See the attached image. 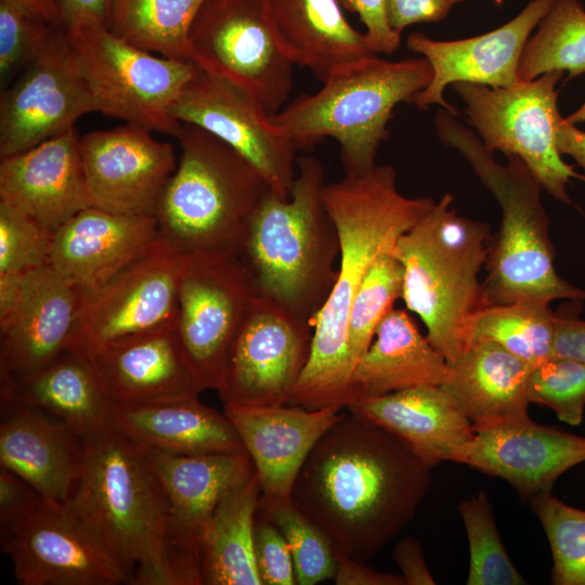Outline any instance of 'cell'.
<instances>
[{"label": "cell", "mask_w": 585, "mask_h": 585, "mask_svg": "<svg viewBox=\"0 0 585 585\" xmlns=\"http://www.w3.org/2000/svg\"><path fill=\"white\" fill-rule=\"evenodd\" d=\"M55 27L16 3L0 0L1 84L30 64Z\"/></svg>", "instance_id": "ee69618b"}, {"label": "cell", "mask_w": 585, "mask_h": 585, "mask_svg": "<svg viewBox=\"0 0 585 585\" xmlns=\"http://www.w3.org/2000/svg\"><path fill=\"white\" fill-rule=\"evenodd\" d=\"M63 17L64 28L106 25L114 0H55Z\"/></svg>", "instance_id": "816d5d0a"}, {"label": "cell", "mask_w": 585, "mask_h": 585, "mask_svg": "<svg viewBox=\"0 0 585 585\" xmlns=\"http://www.w3.org/2000/svg\"><path fill=\"white\" fill-rule=\"evenodd\" d=\"M564 119L572 125L585 122V102Z\"/></svg>", "instance_id": "6f0895ef"}, {"label": "cell", "mask_w": 585, "mask_h": 585, "mask_svg": "<svg viewBox=\"0 0 585 585\" xmlns=\"http://www.w3.org/2000/svg\"><path fill=\"white\" fill-rule=\"evenodd\" d=\"M132 123L90 131L79 151L93 207L116 213L155 216L177 168L172 145Z\"/></svg>", "instance_id": "ac0fdd59"}, {"label": "cell", "mask_w": 585, "mask_h": 585, "mask_svg": "<svg viewBox=\"0 0 585 585\" xmlns=\"http://www.w3.org/2000/svg\"><path fill=\"white\" fill-rule=\"evenodd\" d=\"M297 169L289 198L270 192L255 211L238 256L259 296L313 327L336 281L340 243L323 199V165L304 155Z\"/></svg>", "instance_id": "5b68a950"}, {"label": "cell", "mask_w": 585, "mask_h": 585, "mask_svg": "<svg viewBox=\"0 0 585 585\" xmlns=\"http://www.w3.org/2000/svg\"><path fill=\"white\" fill-rule=\"evenodd\" d=\"M530 403L552 410L571 426L583 421L585 408V362L552 356L531 369L528 382Z\"/></svg>", "instance_id": "b9f144b4"}, {"label": "cell", "mask_w": 585, "mask_h": 585, "mask_svg": "<svg viewBox=\"0 0 585 585\" xmlns=\"http://www.w3.org/2000/svg\"><path fill=\"white\" fill-rule=\"evenodd\" d=\"M585 461V438L554 426L521 422L476 432L465 464L507 481L525 499L551 492L556 480Z\"/></svg>", "instance_id": "d4e9b609"}, {"label": "cell", "mask_w": 585, "mask_h": 585, "mask_svg": "<svg viewBox=\"0 0 585 585\" xmlns=\"http://www.w3.org/2000/svg\"><path fill=\"white\" fill-rule=\"evenodd\" d=\"M26 273H0V326L12 317L18 306Z\"/></svg>", "instance_id": "11a10c76"}, {"label": "cell", "mask_w": 585, "mask_h": 585, "mask_svg": "<svg viewBox=\"0 0 585 585\" xmlns=\"http://www.w3.org/2000/svg\"><path fill=\"white\" fill-rule=\"evenodd\" d=\"M93 112H99L98 104L67 31L55 27L37 56L1 92L0 155L25 152Z\"/></svg>", "instance_id": "5bb4252c"}, {"label": "cell", "mask_w": 585, "mask_h": 585, "mask_svg": "<svg viewBox=\"0 0 585 585\" xmlns=\"http://www.w3.org/2000/svg\"><path fill=\"white\" fill-rule=\"evenodd\" d=\"M556 143L560 154L572 157L585 172V131L561 118L556 127Z\"/></svg>", "instance_id": "db71d44e"}, {"label": "cell", "mask_w": 585, "mask_h": 585, "mask_svg": "<svg viewBox=\"0 0 585 585\" xmlns=\"http://www.w3.org/2000/svg\"><path fill=\"white\" fill-rule=\"evenodd\" d=\"M465 0H388L390 26L401 34L404 28L444 20L454 5Z\"/></svg>", "instance_id": "c3c4849f"}, {"label": "cell", "mask_w": 585, "mask_h": 585, "mask_svg": "<svg viewBox=\"0 0 585 585\" xmlns=\"http://www.w3.org/2000/svg\"><path fill=\"white\" fill-rule=\"evenodd\" d=\"M260 495L255 474L203 526L198 540L202 585H262L253 556Z\"/></svg>", "instance_id": "836d02e7"}, {"label": "cell", "mask_w": 585, "mask_h": 585, "mask_svg": "<svg viewBox=\"0 0 585 585\" xmlns=\"http://www.w3.org/2000/svg\"><path fill=\"white\" fill-rule=\"evenodd\" d=\"M205 0H114L108 29L144 51L190 61L188 34Z\"/></svg>", "instance_id": "d590c367"}, {"label": "cell", "mask_w": 585, "mask_h": 585, "mask_svg": "<svg viewBox=\"0 0 585 585\" xmlns=\"http://www.w3.org/2000/svg\"><path fill=\"white\" fill-rule=\"evenodd\" d=\"M16 3L47 23L56 26H63V17L55 0H6Z\"/></svg>", "instance_id": "9f6ffc18"}, {"label": "cell", "mask_w": 585, "mask_h": 585, "mask_svg": "<svg viewBox=\"0 0 585 585\" xmlns=\"http://www.w3.org/2000/svg\"><path fill=\"white\" fill-rule=\"evenodd\" d=\"M555 355L585 362V321L556 314Z\"/></svg>", "instance_id": "f5cc1de1"}, {"label": "cell", "mask_w": 585, "mask_h": 585, "mask_svg": "<svg viewBox=\"0 0 585 585\" xmlns=\"http://www.w3.org/2000/svg\"><path fill=\"white\" fill-rule=\"evenodd\" d=\"M336 585H405L402 575L377 571L337 551Z\"/></svg>", "instance_id": "f907efd6"}, {"label": "cell", "mask_w": 585, "mask_h": 585, "mask_svg": "<svg viewBox=\"0 0 585 585\" xmlns=\"http://www.w3.org/2000/svg\"><path fill=\"white\" fill-rule=\"evenodd\" d=\"M190 61L258 102L283 108L295 64L282 50L268 0H205L188 34Z\"/></svg>", "instance_id": "30bf717a"}, {"label": "cell", "mask_w": 585, "mask_h": 585, "mask_svg": "<svg viewBox=\"0 0 585 585\" xmlns=\"http://www.w3.org/2000/svg\"><path fill=\"white\" fill-rule=\"evenodd\" d=\"M44 502L40 493L16 473L0 468V528L4 531Z\"/></svg>", "instance_id": "7dc6e473"}, {"label": "cell", "mask_w": 585, "mask_h": 585, "mask_svg": "<svg viewBox=\"0 0 585 585\" xmlns=\"http://www.w3.org/2000/svg\"><path fill=\"white\" fill-rule=\"evenodd\" d=\"M450 375L448 362L420 333L414 318L393 307L353 369L348 406L412 387L442 386Z\"/></svg>", "instance_id": "4dcf8cb0"}, {"label": "cell", "mask_w": 585, "mask_h": 585, "mask_svg": "<svg viewBox=\"0 0 585 585\" xmlns=\"http://www.w3.org/2000/svg\"><path fill=\"white\" fill-rule=\"evenodd\" d=\"M253 556L262 585H295V568L289 546L266 517L257 511L253 528Z\"/></svg>", "instance_id": "f6af8a7d"}, {"label": "cell", "mask_w": 585, "mask_h": 585, "mask_svg": "<svg viewBox=\"0 0 585 585\" xmlns=\"http://www.w3.org/2000/svg\"><path fill=\"white\" fill-rule=\"evenodd\" d=\"M312 335L311 325L259 296L234 342L220 399L245 406L288 404L309 360Z\"/></svg>", "instance_id": "e0dca14e"}, {"label": "cell", "mask_w": 585, "mask_h": 585, "mask_svg": "<svg viewBox=\"0 0 585 585\" xmlns=\"http://www.w3.org/2000/svg\"><path fill=\"white\" fill-rule=\"evenodd\" d=\"M75 127L12 156L1 157L0 200L56 231L92 206Z\"/></svg>", "instance_id": "603a6c76"}, {"label": "cell", "mask_w": 585, "mask_h": 585, "mask_svg": "<svg viewBox=\"0 0 585 585\" xmlns=\"http://www.w3.org/2000/svg\"><path fill=\"white\" fill-rule=\"evenodd\" d=\"M83 441L64 422L29 405L1 401L0 465L44 500L64 504L77 477Z\"/></svg>", "instance_id": "83f0119b"}, {"label": "cell", "mask_w": 585, "mask_h": 585, "mask_svg": "<svg viewBox=\"0 0 585 585\" xmlns=\"http://www.w3.org/2000/svg\"><path fill=\"white\" fill-rule=\"evenodd\" d=\"M554 2L532 0L503 26L476 37L434 40L421 32L411 34L406 40L408 50L425 57L432 69L429 84L411 102L419 109L437 104L457 116L443 95L447 86L469 82L499 88L518 83L524 46Z\"/></svg>", "instance_id": "ffe728a7"}, {"label": "cell", "mask_w": 585, "mask_h": 585, "mask_svg": "<svg viewBox=\"0 0 585 585\" xmlns=\"http://www.w3.org/2000/svg\"><path fill=\"white\" fill-rule=\"evenodd\" d=\"M1 401L40 408L82 441L117 431L116 405L92 359L69 350L36 374L2 384Z\"/></svg>", "instance_id": "f1b7e54d"}, {"label": "cell", "mask_w": 585, "mask_h": 585, "mask_svg": "<svg viewBox=\"0 0 585 585\" xmlns=\"http://www.w3.org/2000/svg\"><path fill=\"white\" fill-rule=\"evenodd\" d=\"M182 253L159 237L84 294L69 351L93 356L123 338L174 325Z\"/></svg>", "instance_id": "4fadbf2b"}, {"label": "cell", "mask_w": 585, "mask_h": 585, "mask_svg": "<svg viewBox=\"0 0 585 585\" xmlns=\"http://www.w3.org/2000/svg\"><path fill=\"white\" fill-rule=\"evenodd\" d=\"M146 454L168 502L177 560L188 584L202 585L200 531L217 508L256 474L252 459L247 452Z\"/></svg>", "instance_id": "d6986e66"}, {"label": "cell", "mask_w": 585, "mask_h": 585, "mask_svg": "<svg viewBox=\"0 0 585 585\" xmlns=\"http://www.w3.org/2000/svg\"><path fill=\"white\" fill-rule=\"evenodd\" d=\"M563 72H549L510 87L457 82L452 84L464 103L471 126L491 152L519 157L554 198L571 204L567 185L585 178L561 158L556 143L558 110L556 86Z\"/></svg>", "instance_id": "8fae6325"}, {"label": "cell", "mask_w": 585, "mask_h": 585, "mask_svg": "<svg viewBox=\"0 0 585 585\" xmlns=\"http://www.w3.org/2000/svg\"><path fill=\"white\" fill-rule=\"evenodd\" d=\"M159 237L155 216L116 213L90 206L54 231L50 264L88 294Z\"/></svg>", "instance_id": "cb8c5ba5"}, {"label": "cell", "mask_w": 585, "mask_h": 585, "mask_svg": "<svg viewBox=\"0 0 585 585\" xmlns=\"http://www.w3.org/2000/svg\"><path fill=\"white\" fill-rule=\"evenodd\" d=\"M441 107L434 117L440 142L458 151L497 200L502 221L491 235L482 282L484 307L517 300H585V289L563 280L555 268V248L538 180L517 156L499 164L477 133Z\"/></svg>", "instance_id": "277c9868"}, {"label": "cell", "mask_w": 585, "mask_h": 585, "mask_svg": "<svg viewBox=\"0 0 585 585\" xmlns=\"http://www.w3.org/2000/svg\"><path fill=\"white\" fill-rule=\"evenodd\" d=\"M116 428L146 452H246L225 414L200 403L198 398L116 406Z\"/></svg>", "instance_id": "1f68e13d"}, {"label": "cell", "mask_w": 585, "mask_h": 585, "mask_svg": "<svg viewBox=\"0 0 585 585\" xmlns=\"http://www.w3.org/2000/svg\"><path fill=\"white\" fill-rule=\"evenodd\" d=\"M349 11L356 13L365 26V35L370 50L377 53L391 54L401 42V34L389 23L388 0H338Z\"/></svg>", "instance_id": "bcb514c9"}, {"label": "cell", "mask_w": 585, "mask_h": 585, "mask_svg": "<svg viewBox=\"0 0 585 585\" xmlns=\"http://www.w3.org/2000/svg\"><path fill=\"white\" fill-rule=\"evenodd\" d=\"M392 557L402 572L405 585H434L420 543L412 536L401 540L394 547Z\"/></svg>", "instance_id": "681fc988"}, {"label": "cell", "mask_w": 585, "mask_h": 585, "mask_svg": "<svg viewBox=\"0 0 585 585\" xmlns=\"http://www.w3.org/2000/svg\"><path fill=\"white\" fill-rule=\"evenodd\" d=\"M430 483L400 439L348 410L309 454L290 500L338 552L364 562L411 522Z\"/></svg>", "instance_id": "6da1fadb"}, {"label": "cell", "mask_w": 585, "mask_h": 585, "mask_svg": "<svg viewBox=\"0 0 585 585\" xmlns=\"http://www.w3.org/2000/svg\"><path fill=\"white\" fill-rule=\"evenodd\" d=\"M66 31L100 113L178 135L181 123L171 117L170 108L200 72L192 61L139 49L106 25L78 26Z\"/></svg>", "instance_id": "9c48e42d"}, {"label": "cell", "mask_w": 585, "mask_h": 585, "mask_svg": "<svg viewBox=\"0 0 585 585\" xmlns=\"http://www.w3.org/2000/svg\"><path fill=\"white\" fill-rule=\"evenodd\" d=\"M83 298L50 263L26 273L18 306L0 326L1 385L38 373L68 351Z\"/></svg>", "instance_id": "7402d4cb"}, {"label": "cell", "mask_w": 585, "mask_h": 585, "mask_svg": "<svg viewBox=\"0 0 585 585\" xmlns=\"http://www.w3.org/2000/svg\"><path fill=\"white\" fill-rule=\"evenodd\" d=\"M64 505L110 554L128 584L187 585L167 498L146 452L119 431L83 441Z\"/></svg>", "instance_id": "3957f363"}, {"label": "cell", "mask_w": 585, "mask_h": 585, "mask_svg": "<svg viewBox=\"0 0 585 585\" xmlns=\"http://www.w3.org/2000/svg\"><path fill=\"white\" fill-rule=\"evenodd\" d=\"M323 199L339 236L338 271L315 317L310 356L288 402L310 410L348 407L353 373L348 321L353 298L376 259L437 203L403 195L389 165L325 184Z\"/></svg>", "instance_id": "7a4b0ae2"}, {"label": "cell", "mask_w": 585, "mask_h": 585, "mask_svg": "<svg viewBox=\"0 0 585 585\" xmlns=\"http://www.w3.org/2000/svg\"><path fill=\"white\" fill-rule=\"evenodd\" d=\"M556 313L550 302L522 299L486 306L469 316L464 326L467 347L491 341L532 368L555 356Z\"/></svg>", "instance_id": "e575fe53"}, {"label": "cell", "mask_w": 585, "mask_h": 585, "mask_svg": "<svg viewBox=\"0 0 585 585\" xmlns=\"http://www.w3.org/2000/svg\"><path fill=\"white\" fill-rule=\"evenodd\" d=\"M174 325L123 338L91 356L116 406L198 398L203 388Z\"/></svg>", "instance_id": "484cf974"}, {"label": "cell", "mask_w": 585, "mask_h": 585, "mask_svg": "<svg viewBox=\"0 0 585 585\" xmlns=\"http://www.w3.org/2000/svg\"><path fill=\"white\" fill-rule=\"evenodd\" d=\"M53 233L0 200V273L28 272L50 263Z\"/></svg>", "instance_id": "7bdbcfd3"}, {"label": "cell", "mask_w": 585, "mask_h": 585, "mask_svg": "<svg viewBox=\"0 0 585 585\" xmlns=\"http://www.w3.org/2000/svg\"><path fill=\"white\" fill-rule=\"evenodd\" d=\"M497 2H502V0H496Z\"/></svg>", "instance_id": "680465c9"}, {"label": "cell", "mask_w": 585, "mask_h": 585, "mask_svg": "<svg viewBox=\"0 0 585 585\" xmlns=\"http://www.w3.org/2000/svg\"><path fill=\"white\" fill-rule=\"evenodd\" d=\"M549 72H568V79L585 74V10L578 0H555L524 46L519 80Z\"/></svg>", "instance_id": "8d00e7d4"}, {"label": "cell", "mask_w": 585, "mask_h": 585, "mask_svg": "<svg viewBox=\"0 0 585 585\" xmlns=\"http://www.w3.org/2000/svg\"><path fill=\"white\" fill-rule=\"evenodd\" d=\"M466 529L470 561L468 585H524L526 581L510 560L498 534L485 492L459 504Z\"/></svg>", "instance_id": "f35d334b"}, {"label": "cell", "mask_w": 585, "mask_h": 585, "mask_svg": "<svg viewBox=\"0 0 585 585\" xmlns=\"http://www.w3.org/2000/svg\"><path fill=\"white\" fill-rule=\"evenodd\" d=\"M20 585H119L127 576L93 534L64 505L44 500L1 531Z\"/></svg>", "instance_id": "2e32d148"}, {"label": "cell", "mask_w": 585, "mask_h": 585, "mask_svg": "<svg viewBox=\"0 0 585 585\" xmlns=\"http://www.w3.org/2000/svg\"><path fill=\"white\" fill-rule=\"evenodd\" d=\"M268 5L284 53L322 82L335 69L375 54L338 0H268Z\"/></svg>", "instance_id": "d6a6232c"}, {"label": "cell", "mask_w": 585, "mask_h": 585, "mask_svg": "<svg viewBox=\"0 0 585 585\" xmlns=\"http://www.w3.org/2000/svg\"><path fill=\"white\" fill-rule=\"evenodd\" d=\"M431 78L422 56L392 62L373 54L335 69L316 93L298 96L272 120L296 150L335 139L344 173L362 174L376 166L394 107L411 102Z\"/></svg>", "instance_id": "52a82bcc"}, {"label": "cell", "mask_w": 585, "mask_h": 585, "mask_svg": "<svg viewBox=\"0 0 585 585\" xmlns=\"http://www.w3.org/2000/svg\"><path fill=\"white\" fill-rule=\"evenodd\" d=\"M347 408L391 432L430 469L447 460L465 464L476 438L470 421L441 386L412 387Z\"/></svg>", "instance_id": "4316f807"}, {"label": "cell", "mask_w": 585, "mask_h": 585, "mask_svg": "<svg viewBox=\"0 0 585 585\" xmlns=\"http://www.w3.org/2000/svg\"><path fill=\"white\" fill-rule=\"evenodd\" d=\"M181 156L156 209L160 237L180 253L238 255L271 187L259 170L210 132L181 123Z\"/></svg>", "instance_id": "ba28073f"}, {"label": "cell", "mask_w": 585, "mask_h": 585, "mask_svg": "<svg viewBox=\"0 0 585 585\" xmlns=\"http://www.w3.org/2000/svg\"><path fill=\"white\" fill-rule=\"evenodd\" d=\"M258 297L238 255H182L174 328L203 390L222 389L234 342Z\"/></svg>", "instance_id": "7c38bea8"}, {"label": "cell", "mask_w": 585, "mask_h": 585, "mask_svg": "<svg viewBox=\"0 0 585 585\" xmlns=\"http://www.w3.org/2000/svg\"><path fill=\"white\" fill-rule=\"evenodd\" d=\"M341 407L317 410L300 405L245 406L224 404L252 459L260 484V507L290 500L297 477L309 454L344 413Z\"/></svg>", "instance_id": "44dd1931"}, {"label": "cell", "mask_w": 585, "mask_h": 585, "mask_svg": "<svg viewBox=\"0 0 585 585\" xmlns=\"http://www.w3.org/2000/svg\"><path fill=\"white\" fill-rule=\"evenodd\" d=\"M170 114L178 122L197 126L230 145L259 170L276 196L289 198L297 150L272 115L249 95L200 70Z\"/></svg>", "instance_id": "9a60e30c"}, {"label": "cell", "mask_w": 585, "mask_h": 585, "mask_svg": "<svg viewBox=\"0 0 585 585\" xmlns=\"http://www.w3.org/2000/svg\"><path fill=\"white\" fill-rule=\"evenodd\" d=\"M530 503L547 535L551 557V583L585 585V510L541 493Z\"/></svg>", "instance_id": "ab89813d"}, {"label": "cell", "mask_w": 585, "mask_h": 585, "mask_svg": "<svg viewBox=\"0 0 585 585\" xmlns=\"http://www.w3.org/2000/svg\"><path fill=\"white\" fill-rule=\"evenodd\" d=\"M257 511L269 518L285 537L294 560L296 584L315 585L334 580L337 550L329 537L302 514L291 500Z\"/></svg>", "instance_id": "60d3db41"}, {"label": "cell", "mask_w": 585, "mask_h": 585, "mask_svg": "<svg viewBox=\"0 0 585 585\" xmlns=\"http://www.w3.org/2000/svg\"><path fill=\"white\" fill-rule=\"evenodd\" d=\"M452 204L444 194L391 249L403 266L401 298L448 364L466 350L467 318L484 307L479 275L492 235L485 222L458 214Z\"/></svg>", "instance_id": "8992f818"}, {"label": "cell", "mask_w": 585, "mask_h": 585, "mask_svg": "<svg viewBox=\"0 0 585 585\" xmlns=\"http://www.w3.org/2000/svg\"><path fill=\"white\" fill-rule=\"evenodd\" d=\"M403 266L391 253H381L363 278L351 304L348 348L353 369L369 348L378 325L402 297Z\"/></svg>", "instance_id": "74e56055"}, {"label": "cell", "mask_w": 585, "mask_h": 585, "mask_svg": "<svg viewBox=\"0 0 585 585\" xmlns=\"http://www.w3.org/2000/svg\"><path fill=\"white\" fill-rule=\"evenodd\" d=\"M441 386L477 432L530 419L528 382L532 367L491 341H473L450 364Z\"/></svg>", "instance_id": "f546056e"}]
</instances>
